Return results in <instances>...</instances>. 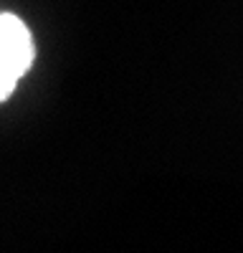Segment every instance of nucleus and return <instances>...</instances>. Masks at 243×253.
<instances>
[{
  "label": "nucleus",
  "mask_w": 243,
  "mask_h": 253,
  "mask_svg": "<svg viewBox=\"0 0 243 253\" xmlns=\"http://www.w3.org/2000/svg\"><path fill=\"white\" fill-rule=\"evenodd\" d=\"M33 38L18 15L0 13V101L18 86L20 76L33 63Z\"/></svg>",
  "instance_id": "1"
}]
</instances>
